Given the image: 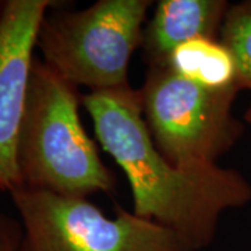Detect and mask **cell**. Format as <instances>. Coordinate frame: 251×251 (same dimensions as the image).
Here are the masks:
<instances>
[{
    "label": "cell",
    "mask_w": 251,
    "mask_h": 251,
    "mask_svg": "<svg viewBox=\"0 0 251 251\" xmlns=\"http://www.w3.org/2000/svg\"><path fill=\"white\" fill-rule=\"evenodd\" d=\"M81 102L102 148L128 179L137 216L171 229L200 251L214 240L222 212L251 201V184L240 172L168 161L145 125L138 90L95 91Z\"/></svg>",
    "instance_id": "cell-1"
},
{
    "label": "cell",
    "mask_w": 251,
    "mask_h": 251,
    "mask_svg": "<svg viewBox=\"0 0 251 251\" xmlns=\"http://www.w3.org/2000/svg\"><path fill=\"white\" fill-rule=\"evenodd\" d=\"M80 102L77 87L34 59L17 151L25 188L78 198L115 190V175L81 123Z\"/></svg>",
    "instance_id": "cell-2"
},
{
    "label": "cell",
    "mask_w": 251,
    "mask_h": 251,
    "mask_svg": "<svg viewBox=\"0 0 251 251\" xmlns=\"http://www.w3.org/2000/svg\"><path fill=\"white\" fill-rule=\"evenodd\" d=\"M150 0H99L80 11L46 14L36 46L44 62L91 92L128 85L131 54L143 44Z\"/></svg>",
    "instance_id": "cell-3"
},
{
    "label": "cell",
    "mask_w": 251,
    "mask_h": 251,
    "mask_svg": "<svg viewBox=\"0 0 251 251\" xmlns=\"http://www.w3.org/2000/svg\"><path fill=\"white\" fill-rule=\"evenodd\" d=\"M138 92L156 150L176 166L215 165L242 137L232 113L239 91L208 90L169 67H150Z\"/></svg>",
    "instance_id": "cell-4"
},
{
    "label": "cell",
    "mask_w": 251,
    "mask_h": 251,
    "mask_svg": "<svg viewBox=\"0 0 251 251\" xmlns=\"http://www.w3.org/2000/svg\"><path fill=\"white\" fill-rule=\"evenodd\" d=\"M10 196L24 226L18 251H197L180 234L119 205L109 218L87 198L25 187Z\"/></svg>",
    "instance_id": "cell-5"
},
{
    "label": "cell",
    "mask_w": 251,
    "mask_h": 251,
    "mask_svg": "<svg viewBox=\"0 0 251 251\" xmlns=\"http://www.w3.org/2000/svg\"><path fill=\"white\" fill-rule=\"evenodd\" d=\"M49 0H9L0 20V190L23 186L17 151L25 112L34 48Z\"/></svg>",
    "instance_id": "cell-6"
},
{
    "label": "cell",
    "mask_w": 251,
    "mask_h": 251,
    "mask_svg": "<svg viewBox=\"0 0 251 251\" xmlns=\"http://www.w3.org/2000/svg\"><path fill=\"white\" fill-rule=\"evenodd\" d=\"M230 4L225 0H161L144 27L143 54L150 67H165L172 52L193 39H219Z\"/></svg>",
    "instance_id": "cell-7"
},
{
    "label": "cell",
    "mask_w": 251,
    "mask_h": 251,
    "mask_svg": "<svg viewBox=\"0 0 251 251\" xmlns=\"http://www.w3.org/2000/svg\"><path fill=\"white\" fill-rule=\"evenodd\" d=\"M165 67L208 90L240 91L236 62L219 39L188 41L172 52Z\"/></svg>",
    "instance_id": "cell-8"
},
{
    "label": "cell",
    "mask_w": 251,
    "mask_h": 251,
    "mask_svg": "<svg viewBox=\"0 0 251 251\" xmlns=\"http://www.w3.org/2000/svg\"><path fill=\"white\" fill-rule=\"evenodd\" d=\"M219 41L230 50L236 62L239 90L251 91V0L229 7Z\"/></svg>",
    "instance_id": "cell-9"
},
{
    "label": "cell",
    "mask_w": 251,
    "mask_h": 251,
    "mask_svg": "<svg viewBox=\"0 0 251 251\" xmlns=\"http://www.w3.org/2000/svg\"><path fill=\"white\" fill-rule=\"evenodd\" d=\"M23 227L16 219L0 215V251H18Z\"/></svg>",
    "instance_id": "cell-10"
},
{
    "label": "cell",
    "mask_w": 251,
    "mask_h": 251,
    "mask_svg": "<svg viewBox=\"0 0 251 251\" xmlns=\"http://www.w3.org/2000/svg\"><path fill=\"white\" fill-rule=\"evenodd\" d=\"M244 120L251 126V105L249 106V109L246 110V113H244Z\"/></svg>",
    "instance_id": "cell-11"
},
{
    "label": "cell",
    "mask_w": 251,
    "mask_h": 251,
    "mask_svg": "<svg viewBox=\"0 0 251 251\" xmlns=\"http://www.w3.org/2000/svg\"><path fill=\"white\" fill-rule=\"evenodd\" d=\"M6 3H7V1H0V20H1L3 13H4V9H6Z\"/></svg>",
    "instance_id": "cell-12"
}]
</instances>
